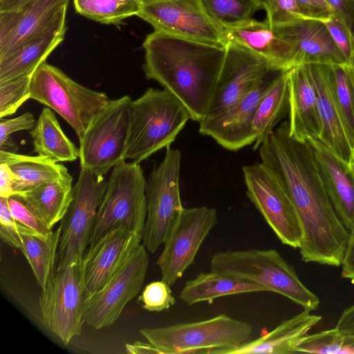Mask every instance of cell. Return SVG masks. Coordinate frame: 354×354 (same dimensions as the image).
<instances>
[{
	"mask_svg": "<svg viewBox=\"0 0 354 354\" xmlns=\"http://www.w3.org/2000/svg\"><path fill=\"white\" fill-rule=\"evenodd\" d=\"M126 351L129 353H158L160 352L150 343L145 344L140 342H136L133 344H125Z\"/></svg>",
	"mask_w": 354,
	"mask_h": 354,
	"instance_id": "c3c4849f",
	"label": "cell"
},
{
	"mask_svg": "<svg viewBox=\"0 0 354 354\" xmlns=\"http://www.w3.org/2000/svg\"><path fill=\"white\" fill-rule=\"evenodd\" d=\"M137 16L155 30L213 45L227 44L223 28L200 0H141Z\"/></svg>",
	"mask_w": 354,
	"mask_h": 354,
	"instance_id": "5bb4252c",
	"label": "cell"
},
{
	"mask_svg": "<svg viewBox=\"0 0 354 354\" xmlns=\"http://www.w3.org/2000/svg\"><path fill=\"white\" fill-rule=\"evenodd\" d=\"M66 12L48 28L0 59V81L32 75L41 63L46 62L48 56L64 39L67 30Z\"/></svg>",
	"mask_w": 354,
	"mask_h": 354,
	"instance_id": "603a6c76",
	"label": "cell"
},
{
	"mask_svg": "<svg viewBox=\"0 0 354 354\" xmlns=\"http://www.w3.org/2000/svg\"><path fill=\"white\" fill-rule=\"evenodd\" d=\"M206 12L223 29L251 19L260 10L254 0H200Z\"/></svg>",
	"mask_w": 354,
	"mask_h": 354,
	"instance_id": "e575fe53",
	"label": "cell"
},
{
	"mask_svg": "<svg viewBox=\"0 0 354 354\" xmlns=\"http://www.w3.org/2000/svg\"><path fill=\"white\" fill-rule=\"evenodd\" d=\"M30 90V99L58 113L73 129L79 139L109 101L105 93L85 87L46 62L32 73Z\"/></svg>",
	"mask_w": 354,
	"mask_h": 354,
	"instance_id": "52a82bcc",
	"label": "cell"
},
{
	"mask_svg": "<svg viewBox=\"0 0 354 354\" xmlns=\"http://www.w3.org/2000/svg\"><path fill=\"white\" fill-rule=\"evenodd\" d=\"M180 159L179 150L167 147L163 160L147 181V217L142 241L151 253L164 243L184 208L179 188Z\"/></svg>",
	"mask_w": 354,
	"mask_h": 354,
	"instance_id": "9c48e42d",
	"label": "cell"
},
{
	"mask_svg": "<svg viewBox=\"0 0 354 354\" xmlns=\"http://www.w3.org/2000/svg\"><path fill=\"white\" fill-rule=\"evenodd\" d=\"M141 0H73L77 13L104 24H118L138 15Z\"/></svg>",
	"mask_w": 354,
	"mask_h": 354,
	"instance_id": "836d02e7",
	"label": "cell"
},
{
	"mask_svg": "<svg viewBox=\"0 0 354 354\" xmlns=\"http://www.w3.org/2000/svg\"><path fill=\"white\" fill-rule=\"evenodd\" d=\"M132 102L126 95L109 100L91 122L80 141V167L105 176L126 160L132 123Z\"/></svg>",
	"mask_w": 354,
	"mask_h": 354,
	"instance_id": "ba28073f",
	"label": "cell"
},
{
	"mask_svg": "<svg viewBox=\"0 0 354 354\" xmlns=\"http://www.w3.org/2000/svg\"><path fill=\"white\" fill-rule=\"evenodd\" d=\"M335 328L344 336L354 335V305L344 309Z\"/></svg>",
	"mask_w": 354,
	"mask_h": 354,
	"instance_id": "7dc6e473",
	"label": "cell"
},
{
	"mask_svg": "<svg viewBox=\"0 0 354 354\" xmlns=\"http://www.w3.org/2000/svg\"><path fill=\"white\" fill-rule=\"evenodd\" d=\"M333 16L349 30L354 39V0H326Z\"/></svg>",
	"mask_w": 354,
	"mask_h": 354,
	"instance_id": "f6af8a7d",
	"label": "cell"
},
{
	"mask_svg": "<svg viewBox=\"0 0 354 354\" xmlns=\"http://www.w3.org/2000/svg\"><path fill=\"white\" fill-rule=\"evenodd\" d=\"M69 0H30L0 12V59L51 26L67 11Z\"/></svg>",
	"mask_w": 354,
	"mask_h": 354,
	"instance_id": "ffe728a7",
	"label": "cell"
},
{
	"mask_svg": "<svg viewBox=\"0 0 354 354\" xmlns=\"http://www.w3.org/2000/svg\"><path fill=\"white\" fill-rule=\"evenodd\" d=\"M324 23L346 62L354 64V39L348 28L334 16Z\"/></svg>",
	"mask_w": 354,
	"mask_h": 354,
	"instance_id": "b9f144b4",
	"label": "cell"
},
{
	"mask_svg": "<svg viewBox=\"0 0 354 354\" xmlns=\"http://www.w3.org/2000/svg\"><path fill=\"white\" fill-rule=\"evenodd\" d=\"M223 30L227 43L249 50L278 70L286 71L292 68L288 44L266 19L258 21L252 18Z\"/></svg>",
	"mask_w": 354,
	"mask_h": 354,
	"instance_id": "cb8c5ba5",
	"label": "cell"
},
{
	"mask_svg": "<svg viewBox=\"0 0 354 354\" xmlns=\"http://www.w3.org/2000/svg\"><path fill=\"white\" fill-rule=\"evenodd\" d=\"M148 265L147 249L140 243L100 290L84 297V323L95 330L115 323L125 306L140 291Z\"/></svg>",
	"mask_w": 354,
	"mask_h": 354,
	"instance_id": "7c38bea8",
	"label": "cell"
},
{
	"mask_svg": "<svg viewBox=\"0 0 354 354\" xmlns=\"http://www.w3.org/2000/svg\"><path fill=\"white\" fill-rule=\"evenodd\" d=\"M351 167H352V168H353V170H354V162L351 164Z\"/></svg>",
	"mask_w": 354,
	"mask_h": 354,
	"instance_id": "f5cc1de1",
	"label": "cell"
},
{
	"mask_svg": "<svg viewBox=\"0 0 354 354\" xmlns=\"http://www.w3.org/2000/svg\"><path fill=\"white\" fill-rule=\"evenodd\" d=\"M301 15L305 19L326 21L333 16L326 0H295Z\"/></svg>",
	"mask_w": 354,
	"mask_h": 354,
	"instance_id": "ee69618b",
	"label": "cell"
},
{
	"mask_svg": "<svg viewBox=\"0 0 354 354\" xmlns=\"http://www.w3.org/2000/svg\"><path fill=\"white\" fill-rule=\"evenodd\" d=\"M35 124V117L30 112L24 113L12 119H1L0 148L8 142L12 133L20 131L32 130Z\"/></svg>",
	"mask_w": 354,
	"mask_h": 354,
	"instance_id": "7bdbcfd3",
	"label": "cell"
},
{
	"mask_svg": "<svg viewBox=\"0 0 354 354\" xmlns=\"http://www.w3.org/2000/svg\"><path fill=\"white\" fill-rule=\"evenodd\" d=\"M313 82L322 125L319 140L351 165L352 150L345 134L328 80V65L306 64Z\"/></svg>",
	"mask_w": 354,
	"mask_h": 354,
	"instance_id": "d4e9b609",
	"label": "cell"
},
{
	"mask_svg": "<svg viewBox=\"0 0 354 354\" xmlns=\"http://www.w3.org/2000/svg\"><path fill=\"white\" fill-rule=\"evenodd\" d=\"M33 231L19 223L11 214L8 198L0 197V236L11 247L20 249L22 234Z\"/></svg>",
	"mask_w": 354,
	"mask_h": 354,
	"instance_id": "ab89813d",
	"label": "cell"
},
{
	"mask_svg": "<svg viewBox=\"0 0 354 354\" xmlns=\"http://www.w3.org/2000/svg\"><path fill=\"white\" fill-rule=\"evenodd\" d=\"M344 337L337 328L306 335L297 343L295 353L344 354Z\"/></svg>",
	"mask_w": 354,
	"mask_h": 354,
	"instance_id": "8d00e7d4",
	"label": "cell"
},
{
	"mask_svg": "<svg viewBox=\"0 0 354 354\" xmlns=\"http://www.w3.org/2000/svg\"><path fill=\"white\" fill-rule=\"evenodd\" d=\"M210 270L248 280L280 294L304 309L316 310L319 298L299 279L294 268L274 249L227 250L215 253Z\"/></svg>",
	"mask_w": 354,
	"mask_h": 354,
	"instance_id": "3957f363",
	"label": "cell"
},
{
	"mask_svg": "<svg viewBox=\"0 0 354 354\" xmlns=\"http://www.w3.org/2000/svg\"><path fill=\"white\" fill-rule=\"evenodd\" d=\"M143 71L178 97L191 119L203 120L221 72L226 47L155 30L147 35Z\"/></svg>",
	"mask_w": 354,
	"mask_h": 354,
	"instance_id": "7a4b0ae2",
	"label": "cell"
},
{
	"mask_svg": "<svg viewBox=\"0 0 354 354\" xmlns=\"http://www.w3.org/2000/svg\"><path fill=\"white\" fill-rule=\"evenodd\" d=\"M61 230L59 227L51 235L44 236L35 231L21 236L20 250L28 260L38 284L43 290L54 273L57 259Z\"/></svg>",
	"mask_w": 354,
	"mask_h": 354,
	"instance_id": "1f68e13d",
	"label": "cell"
},
{
	"mask_svg": "<svg viewBox=\"0 0 354 354\" xmlns=\"http://www.w3.org/2000/svg\"><path fill=\"white\" fill-rule=\"evenodd\" d=\"M146 184L138 162L124 160L112 169L97 208L89 246L120 227L142 235L147 217Z\"/></svg>",
	"mask_w": 354,
	"mask_h": 354,
	"instance_id": "8992f818",
	"label": "cell"
},
{
	"mask_svg": "<svg viewBox=\"0 0 354 354\" xmlns=\"http://www.w3.org/2000/svg\"><path fill=\"white\" fill-rule=\"evenodd\" d=\"M328 80L354 157V64H328Z\"/></svg>",
	"mask_w": 354,
	"mask_h": 354,
	"instance_id": "d6a6232c",
	"label": "cell"
},
{
	"mask_svg": "<svg viewBox=\"0 0 354 354\" xmlns=\"http://www.w3.org/2000/svg\"><path fill=\"white\" fill-rule=\"evenodd\" d=\"M73 180L42 184L18 194L50 228L64 217L73 199Z\"/></svg>",
	"mask_w": 354,
	"mask_h": 354,
	"instance_id": "f1b7e54d",
	"label": "cell"
},
{
	"mask_svg": "<svg viewBox=\"0 0 354 354\" xmlns=\"http://www.w3.org/2000/svg\"><path fill=\"white\" fill-rule=\"evenodd\" d=\"M30 0H0V12L17 9Z\"/></svg>",
	"mask_w": 354,
	"mask_h": 354,
	"instance_id": "681fc988",
	"label": "cell"
},
{
	"mask_svg": "<svg viewBox=\"0 0 354 354\" xmlns=\"http://www.w3.org/2000/svg\"><path fill=\"white\" fill-rule=\"evenodd\" d=\"M217 221L214 208H183L168 234L156 262L162 280L171 286L182 277L194 263L201 245Z\"/></svg>",
	"mask_w": 354,
	"mask_h": 354,
	"instance_id": "9a60e30c",
	"label": "cell"
},
{
	"mask_svg": "<svg viewBox=\"0 0 354 354\" xmlns=\"http://www.w3.org/2000/svg\"><path fill=\"white\" fill-rule=\"evenodd\" d=\"M32 75L0 81V119L13 115L30 98Z\"/></svg>",
	"mask_w": 354,
	"mask_h": 354,
	"instance_id": "d590c367",
	"label": "cell"
},
{
	"mask_svg": "<svg viewBox=\"0 0 354 354\" xmlns=\"http://www.w3.org/2000/svg\"><path fill=\"white\" fill-rule=\"evenodd\" d=\"M257 3L259 9H264L268 0H254Z\"/></svg>",
	"mask_w": 354,
	"mask_h": 354,
	"instance_id": "816d5d0a",
	"label": "cell"
},
{
	"mask_svg": "<svg viewBox=\"0 0 354 354\" xmlns=\"http://www.w3.org/2000/svg\"><path fill=\"white\" fill-rule=\"evenodd\" d=\"M205 118L214 120L234 108L274 68L249 50L228 42ZM277 69V68H276Z\"/></svg>",
	"mask_w": 354,
	"mask_h": 354,
	"instance_id": "2e32d148",
	"label": "cell"
},
{
	"mask_svg": "<svg viewBox=\"0 0 354 354\" xmlns=\"http://www.w3.org/2000/svg\"><path fill=\"white\" fill-rule=\"evenodd\" d=\"M0 162L6 163L15 176L14 194L48 183L73 180L65 166L39 155L31 156L0 150Z\"/></svg>",
	"mask_w": 354,
	"mask_h": 354,
	"instance_id": "4316f807",
	"label": "cell"
},
{
	"mask_svg": "<svg viewBox=\"0 0 354 354\" xmlns=\"http://www.w3.org/2000/svg\"><path fill=\"white\" fill-rule=\"evenodd\" d=\"M289 110L288 71H282L261 100L252 127L254 150L259 148Z\"/></svg>",
	"mask_w": 354,
	"mask_h": 354,
	"instance_id": "4dcf8cb0",
	"label": "cell"
},
{
	"mask_svg": "<svg viewBox=\"0 0 354 354\" xmlns=\"http://www.w3.org/2000/svg\"><path fill=\"white\" fill-rule=\"evenodd\" d=\"M15 176L9 166L0 162V197L8 198L13 195L12 186Z\"/></svg>",
	"mask_w": 354,
	"mask_h": 354,
	"instance_id": "bcb514c9",
	"label": "cell"
},
{
	"mask_svg": "<svg viewBox=\"0 0 354 354\" xmlns=\"http://www.w3.org/2000/svg\"><path fill=\"white\" fill-rule=\"evenodd\" d=\"M344 350V354H354V335L345 336Z\"/></svg>",
	"mask_w": 354,
	"mask_h": 354,
	"instance_id": "f907efd6",
	"label": "cell"
},
{
	"mask_svg": "<svg viewBox=\"0 0 354 354\" xmlns=\"http://www.w3.org/2000/svg\"><path fill=\"white\" fill-rule=\"evenodd\" d=\"M289 133L293 138L307 141L319 139L322 125L317 95L306 65L288 71Z\"/></svg>",
	"mask_w": 354,
	"mask_h": 354,
	"instance_id": "7402d4cb",
	"label": "cell"
},
{
	"mask_svg": "<svg viewBox=\"0 0 354 354\" xmlns=\"http://www.w3.org/2000/svg\"><path fill=\"white\" fill-rule=\"evenodd\" d=\"M304 309L290 319L283 321L274 330L257 339L229 351L228 354H292L295 353L297 343L322 319L319 315H311Z\"/></svg>",
	"mask_w": 354,
	"mask_h": 354,
	"instance_id": "484cf974",
	"label": "cell"
},
{
	"mask_svg": "<svg viewBox=\"0 0 354 354\" xmlns=\"http://www.w3.org/2000/svg\"><path fill=\"white\" fill-rule=\"evenodd\" d=\"M138 301L142 303L145 310L150 312L167 310L176 302L170 286L162 279L147 285Z\"/></svg>",
	"mask_w": 354,
	"mask_h": 354,
	"instance_id": "74e56055",
	"label": "cell"
},
{
	"mask_svg": "<svg viewBox=\"0 0 354 354\" xmlns=\"http://www.w3.org/2000/svg\"><path fill=\"white\" fill-rule=\"evenodd\" d=\"M252 330L246 322L219 315L202 321L145 328L140 333L160 354H228L248 342Z\"/></svg>",
	"mask_w": 354,
	"mask_h": 354,
	"instance_id": "5b68a950",
	"label": "cell"
},
{
	"mask_svg": "<svg viewBox=\"0 0 354 354\" xmlns=\"http://www.w3.org/2000/svg\"><path fill=\"white\" fill-rule=\"evenodd\" d=\"M266 288L254 282L214 271L199 272L193 279L188 280L179 297L188 306L212 301L218 297L248 292H265Z\"/></svg>",
	"mask_w": 354,
	"mask_h": 354,
	"instance_id": "83f0119b",
	"label": "cell"
},
{
	"mask_svg": "<svg viewBox=\"0 0 354 354\" xmlns=\"http://www.w3.org/2000/svg\"><path fill=\"white\" fill-rule=\"evenodd\" d=\"M326 192L346 229L354 227V170L351 165L318 139L307 140Z\"/></svg>",
	"mask_w": 354,
	"mask_h": 354,
	"instance_id": "44dd1931",
	"label": "cell"
},
{
	"mask_svg": "<svg viewBox=\"0 0 354 354\" xmlns=\"http://www.w3.org/2000/svg\"><path fill=\"white\" fill-rule=\"evenodd\" d=\"M283 71L270 70L234 108L209 121L199 122V132L227 150L237 151L254 142L252 122L266 93Z\"/></svg>",
	"mask_w": 354,
	"mask_h": 354,
	"instance_id": "e0dca14e",
	"label": "cell"
},
{
	"mask_svg": "<svg viewBox=\"0 0 354 354\" xmlns=\"http://www.w3.org/2000/svg\"><path fill=\"white\" fill-rule=\"evenodd\" d=\"M190 113L169 91L147 88L132 102V123L126 160L140 163L170 147Z\"/></svg>",
	"mask_w": 354,
	"mask_h": 354,
	"instance_id": "277c9868",
	"label": "cell"
},
{
	"mask_svg": "<svg viewBox=\"0 0 354 354\" xmlns=\"http://www.w3.org/2000/svg\"><path fill=\"white\" fill-rule=\"evenodd\" d=\"M142 239V234L120 227L109 231L89 246L82 259L84 297L107 283Z\"/></svg>",
	"mask_w": 354,
	"mask_h": 354,
	"instance_id": "ac0fdd59",
	"label": "cell"
},
{
	"mask_svg": "<svg viewBox=\"0 0 354 354\" xmlns=\"http://www.w3.org/2000/svg\"><path fill=\"white\" fill-rule=\"evenodd\" d=\"M106 183L104 176L81 168L73 187V199L59 226L57 270L82 261Z\"/></svg>",
	"mask_w": 354,
	"mask_h": 354,
	"instance_id": "30bf717a",
	"label": "cell"
},
{
	"mask_svg": "<svg viewBox=\"0 0 354 354\" xmlns=\"http://www.w3.org/2000/svg\"><path fill=\"white\" fill-rule=\"evenodd\" d=\"M247 196L283 244L299 248L302 230L295 207L276 176L261 162L242 168Z\"/></svg>",
	"mask_w": 354,
	"mask_h": 354,
	"instance_id": "4fadbf2b",
	"label": "cell"
},
{
	"mask_svg": "<svg viewBox=\"0 0 354 354\" xmlns=\"http://www.w3.org/2000/svg\"><path fill=\"white\" fill-rule=\"evenodd\" d=\"M272 27L289 46L292 68L310 64H347L323 21L303 18Z\"/></svg>",
	"mask_w": 354,
	"mask_h": 354,
	"instance_id": "d6986e66",
	"label": "cell"
},
{
	"mask_svg": "<svg viewBox=\"0 0 354 354\" xmlns=\"http://www.w3.org/2000/svg\"><path fill=\"white\" fill-rule=\"evenodd\" d=\"M8 202L12 215L19 223L44 236L54 232L18 194L8 197Z\"/></svg>",
	"mask_w": 354,
	"mask_h": 354,
	"instance_id": "f35d334b",
	"label": "cell"
},
{
	"mask_svg": "<svg viewBox=\"0 0 354 354\" xmlns=\"http://www.w3.org/2000/svg\"><path fill=\"white\" fill-rule=\"evenodd\" d=\"M34 151L56 162L73 161L80 158V149L62 131L49 107L44 108L30 131Z\"/></svg>",
	"mask_w": 354,
	"mask_h": 354,
	"instance_id": "f546056e",
	"label": "cell"
},
{
	"mask_svg": "<svg viewBox=\"0 0 354 354\" xmlns=\"http://www.w3.org/2000/svg\"><path fill=\"white\" fill-rule=\"evenodd\" d=\"M84 295L82 261L55 269L41 290L43 323L64 345L82 333Z\"/></svg>",
	"mask_w": 354,
	"mask_h": 354,
	"instance_id": "8fae6325",
	"label": "cell"
},
{
	"mask_svg": "<svg viewBox=\"0 0 354 354\" xmlns=\"http://www.w3.org/2000/svg\"><path fill=\"white\" fill-rule=\"evenodd\" d=\"M259 149L261 162L276 176L297 214L302 230L301 259L341 266L349 232L327 195L308 142L290 136L285 121Z\"/></svg>",
	"mask_w": 354,
	"mask_h": 354,
	"instance_id": "6da1fadb",
	"label": "cell"
},
{
	"mask_svg": "<svg viewBox=\"0 0 354 354\" xmlns=\"http://www.w3.org/2000/svg\"><path fill=\"white\" fill-rule=\"evenodd\" d=\"M264 10L266 12V19L272 26L304 18L299 13L295 0H268Z\"/></svg>",
	"mask_w": 354,
	"mask_h": 354,
	"instance_id": "60d3db41",
	"label": "cell"
}]
</instances>
